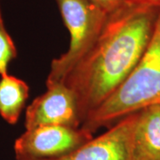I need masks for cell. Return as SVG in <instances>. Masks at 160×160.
Returning <instances> with one entry per match:
<instances>
[{"mask_svg":"<svg viewBox=\"0 0 160 160\" xmlns=\"http://www.w3.org/2000/svg\"><path fill=\"white\" fill-rule=\"evenodd\" d=\"M29 87L24 80L10 74L0 78V116L10 125L18 122L29 99Z\"/></svg>","mask_w":160,"mask_h":160,"instance_id":"ba28073f","label":"cell"},{"mask_svg":"<svg viewBox=\"0 0 160 160\" xmlns=\"http://www.w3.org/2000/svg\"><path fill=\"white\" fill-rule=\"evenodd\" d=\"M69 33L68 50L52 60L46 85L61 84L89 52L109 17V13L91 0H55Z\"/></svg>","mask_w":160,"mask_h":160,"instance_id":"3957f363","label":"cell"},{"mask_svg":"<svg viewBox=\"0 0 160 160\" xmlns=\"http://www.w3.org/2000/svg\"><path fill=\"white\" fill-rule=\"evenodd\" d=\"M16 56V46L6 30L0 9V76L8 74L9 64Z\"/></svg>","mask_w":160,"mask_h":160,"instance_id":"9c48e42d","label":"cell"},{"mask_svg":"<svg viewBox=\"0 0 160 160\" xmlns=\"http://www.w3.org/2000/svg\"><path fill=\"white\" fill-rule=\"evenodd\" d=\"M129 2L144 4V5H151V6H160V0H128Z\"/></svg>","mask_w":160,"mask_h":160,"instance_id":"8fae6325","label":"cell"},{"mask_svg":"<svg viewBox=\"0 0 160 160\" xmlns=\"http://www.w3.org/2000/svg\"><path fill=\"white\" fill-rule=\"evenodd\" d=\"M135 113L122 118L104 133L63 157L52 159L15 160H132L131 137Z\"/></svg>","mask_w":160,"mask_h":160,"instance_id":"8992f818","label":"cell"},{"mask_svg":"<svg viewBox=\"0 0 160 160\" xmlns=\"http://www.w3.org/2000/svg\"><path fill=\"white\" fill-rule=\"evenodd\" d=\"M159 7L128 2L109 13L97 41L64 81L77 97L82 124L136 67L152 38Z\"/></svg>","mask_w":160,"mask_h":160,"instance_id":"6da1fadb","label":"cell"},{"mask_svg":"<svg viewBox=\"0 0 160 160\" xmlns=\"http://www.w3.org/2000/svg\"><path fill=\"white\" fill-rule=\"evenodd\" d=\"M43 126H82L77 97L64 83L46 85V91L27 107L26 130Z\"/></svg>","mask_w":160,"mask_h":160,"instance_id":"5b68a950","label":"cell"},{"mask_svg":"<svg viewBox=\"0 0 160 160\" xmlns=\"http://www.w3.org/2000/svg\"><path fill=\"white\" fill-rule=\"evenodd\" d=\"M93 138L83 127L43 126L29 129L13 145L17 159H52L78 149Z\"/></svg>","mask_w":160,"mask_h":160,"instance_id":"277c9868","label":"cell"},{"mask_svg":"<svg viewBox=\"0 0 160 160\" xmlns=\"http://www.w3.org/2000/svg\"><path fill=\"white\" fill-rule=\"evenodd\" d=\"M91 1L95 3L100 7H102L108 13H111L118 10L129 2L128 0H91Z\"/></svg>","mask_w":160,"mask_h":160,"instance_id":"30bf717a","label":"cell"},{"mask_svg":"<svg viewBox=\"0 0 160 160\" xmlns=\"http://www.w3.org/2000/svg\"><path fill=\"white\" fill-rule=\"evenodd\" d=\"M131 152L132 160H160V104L135 113Z\"/></svg>","mask_w":160,"mask_h":160,"instance_id":"52a82bcc","label":"cell"},{"mask_svg":"<svg viewBox=\"0 0 160 160\" xmlns=\"http://www.w3.org/2000/svg\"><path fill=\"white\" fill-rule=\"evenodd\" d=\"M155 104H160V7L152 38L136 67L106 102L87 116L81 127L94 133Z\"/></svg>","mask_w":160,"mask_h":160,"instance_id":"7a4b0ae2","label":"cell"}]
</instances>
